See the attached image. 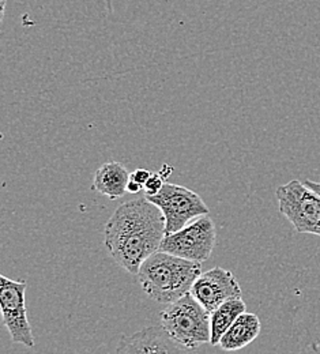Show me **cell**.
<instances>
[{
    "instance_id": "6da1fadb",
    "label": "cell",
    "mask_w": 320,
    "mask_h": 354,
    "mask_svg": "<svg viewBox=\"0 0 320 354\" xmlns=\"http://www.w3.org/2000/svg\"><path fill=\"white\" fill-rule=\"evenodd\" d=\"M165 217L146 196L122 203L105 225L104 244L115 262L137 275L140 265L160 251Z\"/></svg>"
},
{
    "instance_id": "7a4b0ae2",
    "label": "cell",
    "mask_w": 320,
    "mask_h": 354,
    "mask_svg": "<svg viewBox=\"0 0 320 354\" xmlns=\"http://www.w3.org/2000/svg\"><path fill=\"white\" fill-rule=\"evenodd\" d=\"M200 265L160 250L140 265L138 281L153 300L171 304L191 292L194 282L202 274Z\"/></svg>"
},
{
    "instance_id": "3957f363",
    "label": "cell",
    "mask_w": 320,
    "mask_h": 354,
    "mask_svg": "<svg viewBox=\"0 0 320 354\" xmlns=\"http://www.w3.org/2000/svg\"><path fill=\"white\" fill-rule=\"evenodd\" d=\"M161 324L169 335L194 352L211 339V313L191 295L171 303L161 312Z\"/></svg>"
},
{
    "instance_id": "277c9868",
    "label": "cell",
    "mask_w": 320,
    "mask_h": 354,
    "mask_svg": "<svg viewBox=\"0 0 320 354\" xmlns=\"http://www.w3.org/2000/svg\"><path fill=\"white\" fill-rule=\"evenodd\" d=\"M279 212L296 232L320 237V195L300 180H290L275 191Z\"/></svg>"
},
{
    "instance_id": "5b68a950",
    "label": "cell",
    "mask_w": 320,
    "mask_h": 354,
    "mask_svg": "<svg viewBox=\"0 0 320 354\" xmlns=\"http://www.w3.org/2000/svg\"><path fill=\"white\" fill-rule=\"evenodd\" d=\"M216 241V223L206 214L195 218L178 232L165 234L160 250L188 261L203 263L210 258Z\"/></svg>"
},
{
    "instance_id": "8992f818",
    "label": "cell",
    "mask_w": 320,
    "mask_h": 354,
    "mask_svg": "<svg viewBox=\"0 0 320 354\" xmlns=\"http://www.w3.org/2000/svg\"><path fill=\"white\" fill-rule=\"evenodd\" d=\"M146 198L161 209L165 217L167 234L180 230L189 222L210 212L196 192L171 183H165L158 194L146 195Z\"/></svg>"
},
{
    "instance_id": "52a82bcc",
    "label": "cell",
    "mask_w": 320,
    "mask_h": 354,
    "mask_svg": "<svg viewBox=\"0 0 320 354\" xmlns=\"http://www.w3.org/2000/svg\"><path fill=\"white\" fill-rule=\"evenodd\" d=\"M26 281H12L0 275V307L3 324L14 344L35 348V338L26 312Z\"/></svg>"
},
{
    "instance_id": "ba28073f",
    "label": "cell",
    "mask_w": 320,
    "mask_h": 354,
    "mask_svg": "<svg viewBox=\"0 0 320 354\" xmlns=\"http://www.w3.org/2000/svg\"><path fill=\"white\" fill-rule=\"evenodd\" d=\"M210 313L229 299L241 297V288L232 271L224 267H214L202 272L194 282L189 292Z\"/></svg>"
},
{
    "instance_id": "9c48e42d",
    "label": "cell",
    "mask_w": 320,
    "mask_h": 354,
    "mask_svg": "<svg viewBox=\"0 0 320 354\" xmlns=\"http://www.w3.org/2000/svg\"><path fill=\"white\" fill-rule=\"evenodd\" d=\"M183 345L176 342L162 324L143 328L133 335H123L116 353H187Z\"/></svg>"
},
{
    "instance_id": "30bf717a",
    "label": "cell",
    "mask_w": 320,
    "mask_h": 354,
    "mask_svg": "<svg viewBox=\"0 0 320 354\" xmlns=\"http://www.w3.org/2000/svg\"><path fill=\"white\" fill-rule=\"evenodd\" d=\"M130 178L131 175L123 164L117 161L106 162L95 171L92 189L115 201L127 192Z\"/></svg>"
},
{
    "instance_id": "8fae6325",
    "label": "cell",
    "mask_w": 320,
    "mask_h": 354,
    "mask_svg": "<svg viewBox=\"0 0 320 354\" xmlns=\"http://www.w3.org/2000/svg\"><path fill=\"white\" fill-rule=\"evenodd\" d=\"M261 319L251 312H243L229 327L228 331L220 341L223 351L234 352L252 344L261 334Z\"/></svg>"
},
{
    "instance_id": "7c38bea8",
    "label": "cell",
    "mask_w": 320,
    "mask_h": 354,
    "mask_svg": "<svg viewBox=\"0 0 320 354\" xmlns=\"http://www.w3.org/2000/svg\"><path fill=\"white\" fill-rule=\"evenodd\" d=\"M247 310V306L241 297L229 299L218 308L211 312V339L210 345L218 346L221 338L228 331L232 323Z\"/></svg>"
},
{
    "instance_id": "4fadbf2b",
    "label": "cell",
    "mask_w": 320,
    "mask_h": 354,
    "mask_svg": "<svg viewBox=\"0 0 320 354\" xmlns=\"http://www.w3.org/2000/svg\"><path fill=\"white\" fill-rule=\"evenodd\" d=\"M165 184V177L161 174H151V176L149 177V180L144 183L143 189L146 195H156L161 191V188Z\"/></svg>"
},
{
    "instance_id": "5bb4252c",
    "label": "cell",
    "mask_w": 320,
    "mask_h": 354,
    "mask_svg": "<svg viewBox=\"0 0 320 354\" xmlns=\"http://www.w3.org/2000/svg\"><path fill=\"white\" fill-rule=\"evenodd\" d=\"M150 176H151V172L147 171V169H142V168H139V169L134 171V172L131 174V178H133L134 181L139 183L140 185H144V183L149 180V177Z\"/></svg>"
},
{
    "instance_id": "9a60e30c",
    "label": "cell",
    "mask_w": 320,
    "mask_h": 354,
    "mask_svg": "<svg viewBox=\"0 0 320 354\" xmlns=\"http://www.w3.org/2000/svg\"><path fill=\"white\" fill-rule=\"evenodd\" d=\"M142 188H143V185H140L139 183L134 181L133 178H130L129 185H127V192H130V194H138V192H140Z\"/></svg>"
},
{
    "instance_id": "2e32d148",
    "label": "cell",
    "mask_w": 320,
    "mask_h": 354,
    "mask_svg": "<svg viewBox=\"0 0 320 354\" xmlns=\"http://www.w3.org/2000/svg\"><path fill=\"white\" fill-rule=\"evenodd\" d=\"M304 184H305L307 187H310L312 191H315L318 195H320V183L312 181V180H305Z\"/></svg>"
},
{
    "instance_id": "e0dca14e",
    "label": "cell",
    "mask_w": 320,
    "mask_h": 354,
    "mask_svg": "<svg viewBox=\"0 0 320 354\" xmlns=\"http://www.w3.org/2000/svg\"><path fill=\"white\" fill-rule=\"evenodd\" d=\"M172 169H173V168H171V167H168V165H164V167H162V171H161L160 174L167 178V177L172 174Z\"/></svg>"
},
{
    "instance_id": "ac0fdd59",
    "label": "cell",
    "mask_w": 320,
    "mask_h": 354,
    "mask_svg": "<svg viewBox=\"0 0 320 354\" xmlns=\"http://www.w3.org/2000/svg\"><path fill=\"white\" fill-rule=\"evenodd\" d=\"M4 8H6V0H1V3H0V19H3V17H4Z\"/></svg>"
}]
</instances>
